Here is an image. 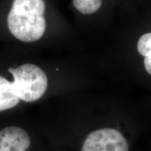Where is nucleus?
<instances>
[{
  "label": "nucleus",
  "instance_id": "423d86ee",
  "mask_svg": "<svg viewBox=\"0 0 151 151\" xmlns=\"http://www.w3.org/2000/svg\"><path fill=\"white\" fill-rule=\"evenodd\" d=\"M137 50L145 58V69L151 75V32L145 34L140 37L137 43Z\"/></svg>",
  "mask_w": 151,
  "mask_h": 151
},
{
  "label": "nucleus",
  "instance_id": "f257e3e1",
  "mask_svg": "<svg viewBox=\"0 0 151 151\" xmlns=\"http://www.w3.org/2000/svg\"><path fill=\"white\" fill-rule=\"evenodd\" d=\"M45 10L43 0H14L7 17L11 33L26 43L40 39L46 28Z\"/></svg>",
  "mask_w": 151,
  "mask_h": 151
},
{
  "label": "nucleus",
  "instance_id": "f03ea898",
  "mask_svg": "<svg viewBox=\"0 0 151 151\" xmlns=\"http://www.w3.org/2000/svg\"><path fill=\"white\" fill-rule=\"evenodd\" d=\"M14 77L13 90L20 100L33 102L44 94L48 87V78L40 67L24 64L16 68H9Z\"/></svg>",
  "mask_w": 151,
  "mask_h": 151
},
{
  "label": "nucleus",
  "instance_id": "7ed1b4c3",
  "mask_svg": "<svg viewBox=\"0 0 151 151\" xmlns=\"http://www.w3.org/2000/svg\"><path fill=\"white\" fill-rule=\"evenodd\" d=\"M81 151H129V143L118 130L104 128L90 133Z\"/></svg>",
  "mask_w": 151,
  "mask_h": 151
},
{
  "label": "nucleus",
  "instance_id": "20e7f679",
  "mask_svg": "<svg viewBox=\"0 0 151 151\" xmlns=\"http://www.w3.org/2000/svg\"><path fill=\"white\" fill-rule=\"evenodd\" d=\"M31 139L25 130L19 127H7L0 131V151H26Z\"/></svg>",
  "mask_w": 151,
  "mask_h": 151
},
{
  "label": "nucleus",
  "instance_id": "0eeeda50",
  "mask_svg": "<svg viewBox=\"0 0 151 151\" xmlns=\"http://www.w3.org/2000/svg\"><path fill=\"white\" fill-rule=\"evenodd\" d=\"M101 0H73V4L81 14L89 15L99 10L101 6Z\"/></svg>",
  "mask_w": 151,
  "mask_h": 151
},
{
  "label": "nucleus",
  "instance_id": "39448f33",
  "mask_svg": "<svg viewBox=\"0 0 151 151\" xmlns=\"http://www.w3.org/2000/svg\"><path fill=\"white\" fill-rule=\"evenodd\" d=\"M19 101L20 99L14 93L11 81L0 76V111L14 108Z\"/></svg>",
  "mask_w": 151,
  "mask_h": 151
}]
</instances>
